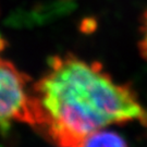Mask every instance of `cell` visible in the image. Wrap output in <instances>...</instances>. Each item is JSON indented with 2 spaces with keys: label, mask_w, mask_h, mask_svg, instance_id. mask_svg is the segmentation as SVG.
<instances>
[{
  "label": "cell",
  "mask_w": 147,
  "mask_h": 147,
  "mask_svg": "<svg viewBox=\"0 0 147 147\" xmlns=\"http://www.w3.org/2000/svg\"><path fill=\"white\" fill-rule=\"evenodd\" d=\"M131 121L147 125V111L131 85L116 82L99 62L55 56L32 84L30 125L58 147H83L95 132Z\"/></svg>",
  "instance_id": "1"
},
{
  "label": "cell",
  "mask_w": 147,
  "mask_h": 147,
  "mask_svg": "<svg viewBox=\"0 0 147 147\" xmlns=\"http://www.w3.org/2000/svg\"><path fill=\"white\" fill-rule=\"evenodd\" d=\"M5 47L0 35V131H7L13 122L31 124V80L1 57Z\"/></svg>",
  "instance_id": "2"
},
{
  "label": "cell",
  "mask_w": 147,
  "mask_h": 147,
  "mask_svg": "<svg viewBox=\"0 0 147 147\" xmlns=\"http://www.w3.org/2000/svg\"><path fill=\"white\" fill-rule=\"evenodd\" d=\"M83 147H127V145L116 132L97 131L86 138Z\"/></svg>",
  "instance_id": "3"
},
{
  "label": "cell",
  "mask_w": 147,
  "mask_h": 147,
  "mask_svg": "<svg viewBox=\"0 0 147 147\" xmlns=\"http://www.w3.org/2000/svg\"><path fill=\"white\" fill-rule=\"evenodd\" d=\"M138 49L143 58L147 60V10L143 14L141 25V40L138 42Z\"/></svg>",
  "instance_id": "4"
}]
</instances>
